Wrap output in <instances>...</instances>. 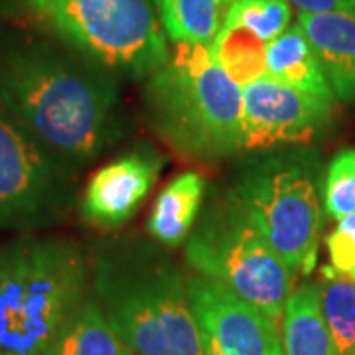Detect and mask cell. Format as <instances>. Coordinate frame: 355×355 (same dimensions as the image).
Instances as JSON below:
<instances>
[{
	"instance_id": "12",
	"label": "cell",
	"mask_w": 355,
	"mask_h": 355,
	"mask_svg": "<svg viewBox=\"0 0 355 355\" xmlns=\"http://www.w3.org/2000/svg\"><path fill=\"white\" fill-rule=\"evenodd\" d=\"M296 24L316 53L336 99L355 103V10L298 14Z\"/></svg>"
},
{
	"instance_id": "6",
	"label": "cell",
	"mask_w": 355,
	"mask_h": 355,
	"mask_svg": "<svg viewBox=\"0 0 355 355\" xmlns=\"http://www.w3.org/2000/svg\"><path fill=\"white\" fill-rule=\"evenodd\" d=\"M324 164L312 146L254 150L233 166L227 190L253 217L294 277L316 268Z\"/></svg>"
},
{
	"instance_id": "10",
	"label": "cell",
	"mask_w": 355,
	"mask_h": 355,
	"mask_svg": "<svg viewBox=\"0 0 355 355\" xmlns=\"http://www.w3.org/2000/svg\"><path fill=\"white\" fill-rule=\"evenodd\" d=\"M328 103L270 77L243 87L245 153L300 146L328 132L334 113Z\"/></svg>"
},
{
	"instance_id": "14",
	"label": "cell",
	"mask_w": 355,
	"mask_h": 355,
	"mask_svg": "<svg viewBox=\"0 0 355 355\" xmlns=\"http://www.w3.org/2000/svg\"><path fill=\"white\" fill-rule=\"evenodd\" d=\"M266 73L270 79L328 105L336 101L316 53L298 24L266 44Z\"/></svg>"
},
{
	"instance_id": "15",
	"label": "cell",
	"mask_w": 355,
	"mask_h": 355,
	"mask_svg": "<svg viewBox=\"0 0 355 355\" xmlns=\"http://www.w3.org/2000/svg\"><path fill=\"white\" fill-rule=\"evenodd\" d=\"M280 328L284 355H338L322 314L318 282H302L291 292Z\"/></svg>"
},
{
	"instance_id": "18",
	"label": "cell",
	"mask_w": 355,
	"mask_h": 355,
	"mask_svg": "<svg viewBox=\"0 0 355 355\" xmlns=\"http://www.w3.org/2000/svg\"><path fill=\"white\" fill-rule=\"evenodd\" d=\"M320 304L338 355H355V280L328 263L320 268Z\"/></svg>"
},
{
	"instance_id": "8",
	"label": "cell",
	"mask_w": 355,
	"mask_h": 355,
	"mask_svg": "<svg viewBox=\"0 0 355 355\" xmlns=\"http://www.w3.org/2000/svg\"><path fill=\"white\" fill-rule=\"evenodd\" d=\"M77 180L0 103V231L24 235L58 225L77 202Z\"/></svg>"
},
{
	"instance_id": "24",
	"label": "cell",
	"mask_w": 355,
	"mask_h": 355,
	"mask_svg": "<svg viewBox=\"0 0 355 355\" xmlns=\"http://www.w3.org/2000/svg\"><path fill=\"white\" fill-rule=\"evenodd\" d=\"M277 355H284V352H282V349H280V352H279V354H277Z\"/></svg>"
},
{
	"instance_id": "11",
	"label": "cell",
	"mask_w": 355,
	"mask_h": 355,
	"mask_svg": "<svg viewBox=\"0 0 355 355\" xmlns=\"http://www.w3.org/2000/svg\"><path fill=\"white\" fill-rule=\"evenodd\" d=\"M162 168V154L150 144H137L91 176L79 200V214L99 229L125 225L144 203Z\"/></svg>"
},
{
	"instance_id": "9",
	"label": "cell",
	"mask_w": 355,
	"mask_h": 355,
	"mask_svg": "<svg viewBox=\"0 0 355 355\" xmlns=\"http://www.w3.org/2000/svg\"><path fill=\"white\" fill-rule=\"evenodd\" d=\"M203 355H277L282 349L280 324L203 275L188 279Z\"/></svg>"
},
{
	"instance_id": "1",
	"label": "cell",
	"mask_w": 355,
	"mask_h": 355,
	"mask_svg": "<svg viewBox=\"0 0 355 355\" xmlns=\"http://www.w3.org/2000/svg\"><path fill=\"white\" fill-rule=\"evenodd\" d=\"M0 103L76 174L135 128L121 79L38 32L0 34Z\"/></svg>"
},
{
	"instance_id": "2",
	"label": "cell",
	"mask_w": 355,
	"mask_h": 355,
	"mask_svg": "<svg viewBox=\"0 0 355 355\" xmlns=\"http://www.w3.org/2000/svg\"><path fill=\"white\" fill-rule=\"evenodd\" d=\"M91 294L139 355H203L188 279L153 239L116 237L91 257Z\"/></svg>"
},
{
	"instance_id": "22",
	"label": "cell",
	"mask_w": 355,
	"mask_h": 355,
	"mask_svg": "<svg viewBox=\"0 0 355 355\" xmlns=\"http://www.w3.org/2000/svg\"><path fill=\"white\" fill-rule=\"evenodd\" d=\"M330 265L355 280V214L338 221L336 229L326 237Z\"/></svg>"
},
{
	"instance_id": "13",
	"label": "cell",
	"mask_w": 355,
	"mask_h": 355,
	"mask_svg": "<svg viewBox=\"0 0 355 355\" xmlns=\"http://www.w3.org/2000/svg\"><path fill=\"white\" fill-rule=\"evenodd\" d=\"M205 191V180L198 172H184L168 182L158 193L146 223L150 239L164 249L188 241L202 214Z\"/></svg>"
},
{
	"instance_id": "16",
	"label": "cell",
	"mask_w": 355,
	"mask_h": 355,
	"mask_svg": "<svg viewBox=\"0 0 355 355\" xmlns=\"http://www.w3.org/2000/svg\"><path fill=\"white\" fill-rule=\"evenodd\" d=\"M42 355H135L89 294Z\"/></svg>"
},
{
	"instance_id": "17",
	"label": "cell",
	"mask_w": 355,
	"mask_h": 355,
	"mask_svg": "<svg viewBox=\"0 0 355 355\" xmlns=\"http://www.w3.org/2000/svg\"><path fill=\"white\" fill-rule=\"evenodd\" d=\"M233 0H154L166 38L207 46L219 34Z\"/></svg>"
},
{
	"instance_id": "20",
	"label": "cell",
	"mask_w": 355,
	"mask_h": 355,
	"mask_svg": "<svg viewBox=\"0 0 355 355\" xmlns=\"http://www.w3.org/2000/svg\"><path fill=\"white\" fill-rule=\"evenodd\" d=\"M291 18L292 6L288 0H233L223 26L245 28L268 44L291 28Z\"/></svg>"
},
{
	"instance_id": "4",
	"label": "cell",
	"mask_w": 355,
	"mask_h": 355,
	"mask_svg": "<svg viewBox=\"0 0 355 355\" xmlns=\"http://www.w3.org/2000/svg\"><path fill=\"white\" fill-rule=\"evenodd\" d=\"M144 114L178 154L219 162L245 153L243 87L202 44H176L144 83Z\"/></svg>"
},
{
	"instance_id": "19",
	"label": "cell",
	"mask_w": 355,
	"mask_h": 355,
	"mask_svg": "<svg viewBox=\"0 0 355 355\" xmlns=\"http://www.w3.org/2000/svg\"><path fill=\"white\" fill-rule=\"evenodd\" d=\"M209 53L241 87L268 77L266 44L245 28L221 26L216 40L209 44Z\"/></svg>"
},
{
	"instance_id": "7",
	"label": "cell",
	"mask_w": 355,
	"mask_h": 355,
	"mask_svg": "<svg viewBox=\"0 0 355 355\" xmlns=\"http://www.w3.org/2000/svg\"><path fill=\"white\" fill-rule=\"evenodd\" d=\"M184 254L198 275L225 284L280 324L296 277L231 191H209Z\"/></svg>"
},
{
	"instance_id": "3",
	"label": "cell",
	"mask_w": 355,
	"mask_h": 355,
	"mask_svg": "<svg viewBox=\"0 0 355 355\" xmlns=\"http://www.w3.org/2000/svg\"><path fill=\"white\" fill-rule=\"evenodd\" d=\"M91 294V257L60 235L0 243V355H42Z\"/></svg>"
},
{
	"instance_id": "21",
	"label": "cell",
	"mask_w": 355,
	"mask_h": 355,
	"mask_svg": "<svg viewBox=\"0 0 355 355\" xmlns=\"http://www.w3.org/2000/svg\"><path fill=\"white\" fill-rule=\"evenodd\" d=\"M324 216L342 221L355 214V150L343 148L331 158L322 182Z\"/></svg>"
},
{
	"instance_id": "23",
	"label": "cell",
	"mask_w": 355,
	"mask_h": 355,
	"mask_svg": "<svg viewBox=\"0 0 355 355\" xmlns=\"http://www.w3.org/2000/svg\"><path fill=\"white\" fill-rule=\"evenodd\" d=\"M300 14H326L355 10V0H288Z\"/></svg>"
},
{
	"instance_id": "5",
	"label": "cell",
	"mask_w": 355,
	"mask_h": 355,
	"mask_svg": "<svg viewBox=\"0 0 355 355\" xmlns=\"http://www.w3.org/2000/svg\"><path fill=\"white\" fill-rule=\"evenodd\" d=\"M0 16L32 26L119 79H146L170 58L154 0H0Z\"/></svg>"
}]
</instances>
